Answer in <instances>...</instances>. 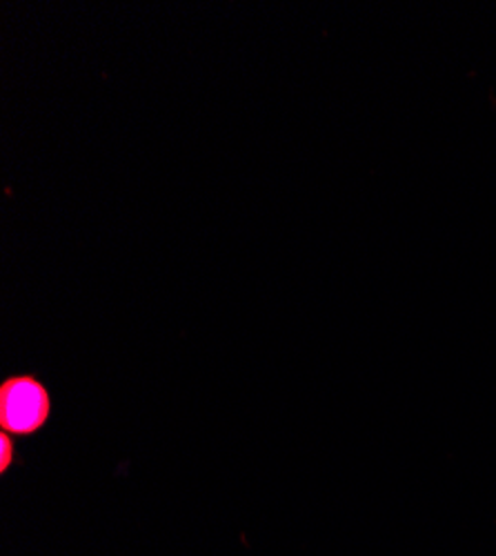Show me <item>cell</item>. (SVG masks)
I'll use <instances>...</instances> for the list:
<instances>
[{
	"instance_id": "cell-2",
	"label": "cell",
	"mask_w": 496,
	"mask_h": 556,
	"mask_svg": "<svg viewBox=\"0 0 496 556\" xmlns=\"http://www.w3.org/2000/svg\"><path fill=\"white\" fill-rule=\"evenodd\" d=\"M0 447H3V458H0V472L5 475L10 470V463H12V456H14V445H12L10 432L0 434Z\"/></svg>"
},
{
	"instance_id": "cell-1",
	"label": "cell",
	"mask_w": 496,
	"mask_h": 556,
	"mask_svg": "<svg viewBox=\"0 0 496 556\" xmlns=\"http://www.w3.org/2000/svg\"><path fill=\"white\" fill-rule=\"evenodd\" d=\"M52 399L36 377L18 375L0 386V424L10 434H34L50 421Z\"/></svg>"
}]
</instances>
